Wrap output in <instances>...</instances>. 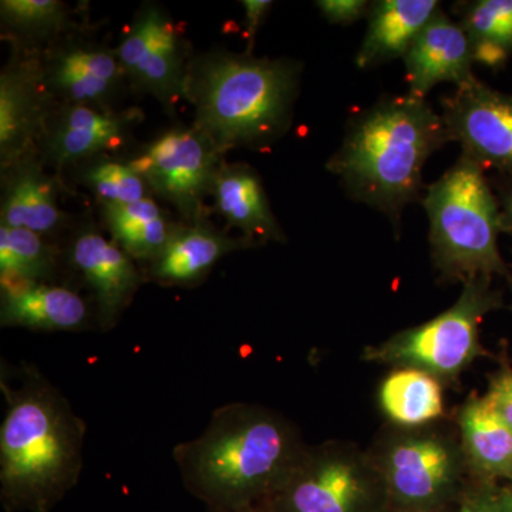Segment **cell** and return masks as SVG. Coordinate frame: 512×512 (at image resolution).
Wrapping results in <instances>:
<instances>
[{"instance_id": "obj_7", "label": "cell", "mask_w": 512, "mask_h": 512, "mask_svg": "<svg viewBox=\"0 0 512 512\" xmlns=\"http://www.w3.org/2000/svg\"><path fill=\"white\" fill-rule=\"evenodd\" d=\"M387 497L404 507L427 508L447 500L471 477L456 420L419 427H384L369 450Z\"/></svg>"}, {"instance_id": "obj_10", "label": "cell", "mask_w": 512, "mask_h": 512, "mask_svg": "<svg viewBox=\"0 0 512 512\" xmlns=\"http://www.w3.org/2000/svg\"><path fill=\"white\" fill-rule=\"evenodd\" d=\"M116 53L133 92L154 97L168 111L184 99L192 57L184 29L163 6L141 5Z\"/></svg>"}, {"instance_id": "obj_5", "label": "cell", "mask_w": 512, "mask_h": 512, "mask_svg": "<svg viewBox=\"0 0 512 512\" xmlns=\"http://www.w3.org/2000/svg\"><path fill=\"white\" fill-rule=\"evenodd\" d=\"M431 261L440 281L466 284L474 278L503 276L512 284L498 237L500 204L485 170L461 153L439 180L426 188Z\"/></svg>"}, {"instance_id": "obj_4", "label": "cell", "mask_w": 512, "mask_h": 512, "mask_svg": "<svg viewBox=\"0 0 512 512\" xmlns=\"http://www.w3.org/2000/svg\"><path fill=\"white\" fill-rule=\"evenodd\" d=\"M302 64L256 57L245 50H212L192 57L184 99L192 127L224 156L234 148L268 150L292 124Z\"/></svg>"}, {"instance_id": "obj_11", "label": "cell", "mask_w": 512, "mask_h": 512, "mask_svg": "<svg viewBox=\"0 0 512 512\" xmlns=\"http://www.w3.org/2000/svg\"><path fill=\"white\" fill-rule=\"evenodd\" d=\"M441 107L450 143L485 171L512 177V94L476 79L443 97Z\"/></svg>"}, {"instance_id": "obj_21", "label": "cell", "mask_w": 512, "mask_h": 512, "mask_svg": "<svg viewBox=\"0 0 512 512\" xmlns=\"http://www.w3.org/2000/svg\"><path fill=\"white\" fill-rule=\"evenodd\" d=\"M441 8L437 0H379L370 3L365 39L356 56L359 69L406 56L413 40Z\"/></svg>"}, {"instance_id": "obj_22", "label": "cell", "mask_w": 512, "mask_h": 512, "mask_svg": "<svg viewBox=\"0 0 512 512\" xmlns=\"http://www.w3.org/2000/svg\"><path fill=\"white\" fill-rule=\"evenodd\" d=\"M471 477L512 481V429L484 397H468L454 417Z\"/></svg>"}, {"instance_id": "obj_27", "label": "cell", "mask_w": 512, "mask_h": 512, "mask_svg": "<svg viewBox=\"0 0 512 512\" xmlns=\"http://www.w3.org/2000/svg\"><path fill=\"white\" fill-rule=\"evenodd\" d=\"M60 252L50 239L25 228L0 225V282H52Z\"/></svg>"}, {"instance_id": "obj_18", "label": "cell", "mask_w": 512, "mask_h": 512, "mask_svg": "<svg viewBox=\"0 0 512 512\" xmlns=\"http://www.w3.org/2000/svg\"><path fill=\"white\" fill-rule=\"evenodd\" d=\"M0 325L39 332H79L92 325L89 303L69 286L0 282Z\"/></svg>"}, {"instance_id": "obj_16", "label": "cell", "mask_w": 512, "mask_h": 512, "mask_svg": "<svg viewBox=\"0 0 512 512\" xmlns=\"http://www.w3.org/2000/svg\"><path fill=\"white\" fill-rule=\"evenodd\" d=\"M403 60L409 94L419 99H426L439 83L461 87L477 79L466 32L441 8L421 29Z\"/></svg>"}, {"instance_id": "obj_33", "label": "cell", "mask_w": 512, "mask_h": 512, "mask_svg": "<svg viewBox=\"0 0 512 512\" xmlns=\"http://www.w3.org/2000/svg\"><path fill=\"white\" fill-rule=\"evenodd\" d=\"M460 512H508L503 493L498 495L480 494L467 498L461 504Z\"/></svg>"}, {"instance_id": "obj_9", "label": "cell", "mask_w": 512, "mask_h": 512, "mask_svg": "<svg viewBox=\"0 0 512 512\" xmlns=\"http://www.w3.org/2000/svg\"><path fill=\"white\" fill-rule=\"evenodd\" d=\"M128 164L151 192L173 205L183 224L207 220L205 200L212 195L222 156L197 128H170Z\"/></svg>"}, {"instance_id": "obj_1", "label": "cell", "mask_w": 512, "mask_h": 512, "mask_svg": "<svg viewBox=\"0 0 512 512\" xmlns=\"http://www.w3.org/2000/svg\"><path fill=\"white\" fill-rule=\"evenodd\" d=\"M0 498L8 510L47 512L69 493L83 470L87 424L30 363H2Z\"/></svg>"}, {"instance_id": "obj_20", "label": "cell", "mask_w": 512, "mask_h": 512, "mask_svg": "<svg viewBox=\"0 0 512 512\" xmlns=\"http://www.w3.org/2000/svg\"><path fill=\"white\" fill-rule=\"evenodd\" d=\"M215 210L254 247L285 242V232L271 210L261 177L248 164L222 161L212 187Z\"/></svg>"}, {"instance_id": "obj_12", "label": "cell", "mask_w": 512, "mask_h": 512, "mask_svg": "<svg viewBox=\"0 0 512 512\" xmlns=\"http://www.w3.org/2000/svg\"><path fill=\"white\" fill-rule=\"evenodd\" d=\"M43 79L59 106L114 107L128 86L116 49L70 33L40 52Z\"/></svg>"}, {"instance_id": "obj_36", "label": "cell", "mask_w": 512, "mask_h": 512, "mask_svg": "<svg viewBox=\"0 0 512 512\" xmlns=\"http://www.w3.org/2000/svg\"><path fill=\"white\" fill-rule=\"evenodd\" d=\"M511 311H512V305H511Z\"/></svg>"}, {"instance_id": "obj_29", "label": "cell", "mask_w": 512, "mask_h": 512, "mask_svg": "<svg viewBox=\"0 0 512 512\" xmlns=\"http://www.w3.org/2000/svg\"><path fill=\"white\" fill-rule=\"evenodd\" d=\"M484 400L512 429V369L504 367L490 377Z\"/></svg>"}, {"instance_id": "obj_26", "label": "cell", "mask_w": 512, "mask_h": 512, "mask_svg": "<svg viewBox=\"0 0 512 512\" xmlns=\"http://www.w3.org/2000/svg\"><path fill=\"white\" fill-rule=\"evenodd\" d=\"M456 15L474 63L493 70L505 66L512 56V0L457 3Z\"/></svg>"}, {"instance_id": "obj_28", "label": "cell", "mask_w": 512, "mask_h": 512, "mask_svg": "<svg viewBox=\"0 0 512 512\" xmlns=\"http://www.w3.org/2000/svg\"><path fill=\"white\" fill-rule=\"evenodd\" d=\"M80 177L101 205L131 204L150 197L146 181L128 161L96 158L86 163Z\"/></svg>"}, {"instance_id": "obj_6", "label": "cell", "mask_w": 512, "mask_h": 512, "mask_svg": "<svg viewBox=\"0 0 512 512\" xmlns=\"http://www.w3.org/2000/svg\"><path fill=\"white\" fill-rule=\"evenodd\" d=\"M503 293L493 278L480 276L463 285L456 303L436 318L400 330L379 345L363 349V362L410 367L454 386L478 357L488 352L480 342V326L488 313L503 308Z\"/></svg>"}, {"instance_id": "obj_23", "label": "cell", "mask_w": 512, "mask_h": 512, "mask_svg": "<svg viewBox=\"0 0 512 512\" xmlns=\"http://www.w3.org/2000/svg\"><path fill=\"white\" fill-rule=\"evenodd\" d=\"M444 384L436 377L410 367L394 369L379 389V406L390 424L419 427L446 417Z\"/></svg>"}, {"instance_id": "obj_13", "label": "cell", "mask_w": 512, "mask_h": 512, "mask_svg": "<svg viewBox=\"0 0 512 512\" xmlns=\"http://www.w3.org/2000/svg\"><path fill=\"white\" fill-rule=\"evenodd\" d=\"M59 103L43 79L40 52L13 49L0 73V165L2 171L36 153Z\"/></svg>"}, {"instance_id": "obj_19", "label": "cell", "mask_w": 512, "mask_h": 512, "mask_svg": "<svg viewBox=\"0 0 512 512\" xmlns=\"http://www.w3.org/2000/svg\"><path fill=\"white\" fill-rule=\"evenodd\" d=\"M252 247L248 239L231 237L207 220L178 224L161 254L148 264L147 276L161 286L191 288L200 285L224 256Z\"/></svg>"}, {"instance_id": "obj_32", "label": "cell", "mask_w": 512, "mask_h": 512, "mask_svg": "<svg viewBox=\"0 0 512 512\" xmlns=\"http://www.w3.org/2000/svg\"><path fill=\"white\" fill-rule=\"evenodd\" d=\"M498 177L494 191L500 204L501 231L512 237V177Z\"/></svg>"}, {"instance_id": "obj_34", "label": "cell", "mask_w": 512, "mask_h": 512, "mask_svg": "<svg viewBox=\"0 0 512 512\" xmlns=\"http://www.w3.org/2000/svg\"><path fill=\"white\" fill-rule=\"evenodd\" d=\"M211 512H272L269 507L262 508L259 505H248V507L237 508V510L211 511Z\"/></svg>"}, {"instance_id": "obj_2", "label": "cell", "mask_w": 512, "mask_h": 512, "mask_svg": "<svg viewBox=\"0 0 512 512\" xmlns=\"http://www.w3.org/2000/svg\"><path fill=\"white\" fill-rule=\"evenodd\" d=\"M308 447L301 431L261 404L217 407L195 439L174 447L185 487L211 511L237 510L272 497Z\"/></svg>"}, {"instance_id": "obj_31", "label": "cell", "mask_w": 512, "mask_h": 512, "mask_svg": "<svg viewBox=\"0 0 512 512\" xmlns=\"http://www.w3.org/2000/svg\"><path fill=\"white\" fill-rule=\"evenodd\" d=\"M272 5H274V2H269V0H245V2H242V6L245 9V22H247V39L249 43L247 52L252 53L256 33H258L262 23L265 22Z\"/></svg>"}, {"instance_id": "obj_30", "label": "cell", "mask_w": 512, "mask_h": 512, "mask_svg": "<svg viewBox=\"0 0 512 512\" xmlns=\"http://www.w3.org/2000/svg\"><path fill=\"white\" fill-rule=\"evenodd\" d=\"M316 6L323 18L333 25L348 26L367 18L370 2L366 0H319Z\"/></svg>"}, {"instance_id": "obj_8", "label": "cell", "mask_w": 512, "mask_h": 512, "mask_svg": "<svg viewBox=\"0 0 512 512\" xmlns=\"http://www.w3.org/2000/svg\"><path fill=\"white\" fill-rule=\"evenodd\" d=\"M387 495L369 451L349 441L308 446L266 503L272 512H367Z\"/></svg>"}, {"instance_id": "obj_24", "label": "cell", "mask_w": 512, "mask_h": 512, "mask_svg": "<svg viewBox=\"0 0 512 512\" xmlns=\"http://www.w3.org/2000/svg\"><path fill=\"white\" fill-rule=\"evenodd\" d=\"M0 19L3 39L28 52H43L79 30L74 10L59 0H2Z\"/></svg>"}, {"instance_id": "obj_35", "label": "cell", "mask_w": 512, "mask_h": 512, "mask_svg": "<svg viewBox=\"0 0 512 512\" xmlns=\"http://www.w3.org/2000/svg\"><path fill=\"white\" fill-rule=\"evenodd\" d=\"M503 498H504L505 507H507V511L512 512V491L504 490Z\"/></svg>"}, {"instance_id": "obj_3", "label": "cell", "mask_w": 512, "mask_h": 512, "mask_svg": "<svg viewBox=\"0 0 512 512\" xmlns=\"http://www.w3.org/2000/svg\"><path fill=\"white\" fill-rule=\"evenodd\" d=\"M447 143L443 117L426 99L383 96L349 121L326 168L352 200L382 212L399 231L403 211L424 190V165Z\"/></svg>"}, {"instance_id": "obj_25", "label": "cell", "mask_w": 512, "mask_h": 512, "mask_svg": "<svg viewBox=\"0 0 512 512\" xmlns=\"http://www.w3.org/2000/svg\"><path fill=\"white\" fill-rule=\"evenodd\" d=\"M111 238L134 261L150 264L173 237L174 224L153 198L131 204L101 205Z\"/></svg>"}, {"instance_id": "obj_14", "label": "cell", "mask_w": 512, "mask_h": 512, "mask_svg": "<svg viewBox=\"0 0 512 512\" xmlns=\"http://www.w3.org/2000/svg\"><path fill=\"white\" fill-rule=\"evenodd\" d=\"M143 120L137 109L64 104L47 123L36 154L46 168L62 173L63 168L116 153Z\"/></svg>"}, {"instance_id": "obj_15", "label": "cell", "mask_w": 512, "mask_h": 512, "mask_svg": "<svg viewBox=\"0 0 512 512\" xmlns=\"http://www.w3.org/2000/svg\"><path fill=\"white\" fill-rule=\"evenodd\" d=\"M66 256L70 268L92 292L97 326L109 332L119 323L143 282L134 259L92 225L79 228Z\"/></svg>"}, {"instance_id": "obj_17", "label": "cell", "mask_w": 512, "mask_h": 512, "mask_svg": "<svg viewBox=\"0 0 512 512\" xmlns=\"http://www.w3.org/2000/svg\"><path fill=\"white\" fill-rule=\"evenodd\" d=\"M2 188L3 225L29 229L47 239L67 227V215L57 201L63 185L36 153L2 171Z\"/></svg>"}]
</instances>
